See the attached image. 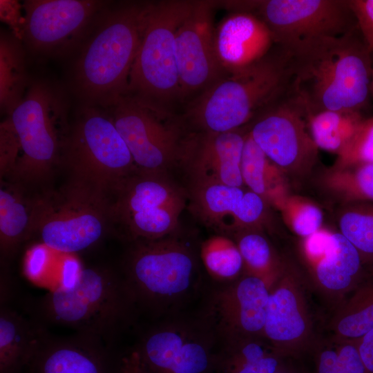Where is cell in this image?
<instances>
[{"label": "cell", "instance_id": "cb8c5ba5", "mask_svg": "<svg viewBox=\"0 0 373 373\" xmlns=\"http://www.w3.org/2000/svg\"><path fill=\"white\" fill-rule=\"evenodd\" d=\"M47 335L41 325L1 304L0 373H20Z\"/></svg>", "mask_w": 373, "mask_h": 373}, {"label": "cell", "instance_id": "5b68a950", "mask_svg": "<svg viewBox=\"0 0 373 373\" xmlns=\"http://www.w3.org/2000/svg\"><path fill=\"white\" fill-rule=\"evenodd\" d=\"M135 309L122 276L98 267L81 269L71 285L49 291L37 305L43 321L102 342L111 340Z\"/></svg>", "mask_w": 373, "mask_h": 373}, {"label": "cell", "instance_id": "d6986e66", "mask_svg": "<svg viewBox=\"0 0 373 373\" xmlns=\"http://www.w3.org/2000/svg\"><path fill=\"white\" fill-rule=\"evenodd\" d=\"M104 5L90 0L26 1L24 39L37 52H63L79 38Z\"/></svg>", "mask_w": 373, "mask_h": 373}, {"label": "cell", "instance_id": "836d02e7", "mask_svg": "<svg viewBox=\"0 0 373 373\" xmlns=\"http://www.w3.org/2000/svg\"><path fill=\"white\" fill-rule=\"evenodd\" d=\"M325 182L348 202H373V164L334 169L327 175Z\"/></svg>", "mask_w": 373, "mask_h": 373}, {"label": "cell", "instance_id": "9c48e42d", "mask_svg": "<svg viewBox=\"0 0 373 373\" xmlns=\"http://www.w3.org/2000/svg\"><path fill=\"white\" fill-rule=\"evenodd\" d=\"M193 1L150 3L133 64L128 90L164 106L182 99L175 57V36Z\"/></svg>", "mask_w": 373, "mask_h": 373}, {"label": "cell", "instance_id": "4dcf8cb0", "mask_svg": "<svg viewBox=\"0 0 373 373\" xmlns=\"http://www.w3.org/2000/svg\"><path fill=\"white\" fill-rule=\"evenodd\" d=\"M244 264V274L261 279L269 289L283 274L286 265L267 239L258 230H248L233 237Z\"/></svg>", "mask_w": 373, "mask_h": 373}, {"label": "cell", "instance_id": "e0dca14e", "mask_svg": "<svg viewBox=\"0 0 373 373\" xmlns=\"http://www.w3.org/2000/svg\"><path fill=\"white\" fill-rule=\"evenodd\" d=\"M309 288L335 308L353 291L368 269L355 247L341 233L320 229L300 245Z\"/></svg>", "mask_w": 373, "mask_h": 373}, {"label": "cell", "instance_id": "44dd1931", "mask_svg": "<svg viewBox=\"0 0 373 373\" xmlns=\"http://www.w3.org/2000/svg\"><path fill=\"white\" fill-rule=\"evenodd\" d=\"M247 133L237 129L223 133L199 131L187 135L179 164L191 183L243 186L240 166Z\"/></svg>", "mask_w": 373, "mask_h": 373}, {"label": "cell", "instance_id": "60d3db41", "mask_svg": "<svg viewBox=\"0 0 373 373\" xmlns=\"http://www.w3.org/2000/svg\"><path fill=\"white\" fill-rule=\"evenodd\" d=\"M368 373H373V328L354 341Z\"/></svg>", "mask_w": 373, "mask_h": 373}, {"label": "cell", "instance_id": "7bdbcfd3", "mask_svg": "<svg viewBox=\"0 0 373 373\" xmlns=\"http://www.w3.org/2000/svg\"><path fill=\"white\" fill-rule=\"evenodd\" d=\"M274 373H304L302 370H298L296 367L290 365L287 362L282 367Z\"/></svg>", "mask_w": 373, "mask_h": 373}, {"label": "cell", "instance_id": "ba28073f", "mask_svg": "<svg viewBox=\"0 0 373 373\" xmlns=\"http://www.w3.org/2000/svg\"><path fill=\"white\" fill-rule=\"evenodd\" d=\"M111 206L107 195L72 179L59 193L35 202L34 231L46 248L81 252L105 235L112 220Z\"/></svg>", "mask_w": 373, "mask_h": 373}, {"label": "cell", "instance_id": "8fae6325", "mask_svg": "<svg viewBox=\"0 0 373 373\" xmlns=\"http://www.w3.org/2000/svg\"><path fill=\"white\" fill-rule=\"evenodd\" d=\"M111 218L122 224L128 240H152L175 233L188 201L187 192L167 173L137 170L114 193Z\"/></svg>", "mask_w": 373, "mask_h": 373}, {"label": "cell", "instance_id": "ac0fdd59", "mask_svg": "<svg viewBox=\"0 0 373 373\" xmlns=\"http://www.w3.org/2000/svg\"><path fill=\"white\" fill-rule=\"evenodd\" d=\"M215 5V2L193 1L178 28L175 47L182 99L204 91L227 74L216 51Z\"/></svg>", "mask_w": 373, "mask_h": 373}, {"label": "cell", "instance_id": "f546056e", "mask_svg": "<svg viewBox=\"0 0 373 373\" xmlns=\"http://www.w3.org/2000/svg\"><path fill=\"white\" fill-rule=\"evenodd\" d=\"M307 119L317 147L338 154L351 140L363 118L358 111L325 110L307 111Z\"/></svg>", "mask_w": 373, "mask_h": 373}, {"label": "cell", "instance_id": "ee69618b", "mask_svg": "<svg viewBox=\"0 0 373 373\" xmlns=\"http://www.w3.org/2000/svg\"><path fill=\"white\" fill-rule=\"evenodd\" d=\"M370 93L373 95V69H372V79H371V84H370Z\"/></svg>", "mask_w": 373, "mask_h": 373}, {"label": "cell", "instance_id": "74e56055", "mask_svg": "<svg viewBox=\"0 0 373 373\" xmlns=\"http://www.w3.org/2000/svg\"><path fill=\"white\" fill-rule=\"evenodd\" d=\"M358 28L373 58V0H347Z\"/></svg>", "mask_w": 373, "mask_h": 373}, {"label": "cell", "instance_id": "8992f818", "mask_svg": "<svg viewBox=\"0 0 373 373\" xmlns=\"http://www.w3.org/2000/svg\"><path fill=\"white\" fill-rule=\"evenodd\" d=\"M18 135L21 154L12 182L36 184L58 162L70 130L61 93L46 82H33L8 115Z\"/></svg>", "mask_w": 373, "mask_h": 373}, {"label": "cell", "instance_id": "b9f144b4", "mask_svg": "<svg viewBox=\"0 0 373 373\" xmlns=\"http://www.w3.org/2000/svg\"><path fill=\"white\" fill-rule=\"evenodd\" d=\"M117 373H143L139 354L135 347L120 358Z\"/></svg>", "mask_w": 373, "mask_h": 373}, {"label": "cell", "instance_id": "9a60e30c", "mask_svg": "<svg viewBox=\"0 0 373 373\" xmlns=\"http://www.w3.org/2000/svg\"><path fill=\"white\" fill-rule=\"evenodd\" d=\"M305 277L287 267L269 289L264 338L280 355L298 358L314 352L318 341Z\"/></svg>", "mask_w": 373, "mask_h": 373}, {"label": "cell", "instance_id": "83f0119b", "mask_svg": "<svg viewBox=\"0 0 373 373\" xmlns=\"http://www.w3.org/2000/svg\"><path fill=\"white\" fill-rule=\"evenodd\" d=\"M0 248L1 258L8 259L34 231V202H29L19 184L1 183Z\"/></svg>", "mask_w": 373, "mask_h": 373}, {"label": "cell", "instance_id": "7a4b0ae2", "mask_svg": "<svg viewBox=\"0 0 373 373\" xmlns=\"http://www.w3.org/2000/svg\"><path fill=\"white\" fill-rule=\"evenodd\" d=\"M131 242L122 277L135 308L162 318L181 313L203 287L191 244L177 233Z\"/></svg>", "mask_w": 373, "mask_h": 373}, {"label": "cell", "instance_id": "e575fe53", "mask_svg": "<svg viewBox=\"0 0 373 373\" xmlns=\"http://www.w3.org/2000/svg\"><path fill=\"white\" fill-rule=\"evenodd\" d=\"M276 209L288 227L302 238L309 236L321 229L322 211L303 198L288 195Z\"/></svg>", "mask_w": 373, "mask_h": 373}, {"label": "cell", "instance_id": "ffe728a7", "mask_svg": "<svg viewBox=\"0 0 373 373\" xmlns=\"http://www.w3.org/2000/svg\"><path fill=\"white\" fill-rule=\"evenodd\" d=\"M186 192L193 213L217 234L232 238L263 220L265 201L244 186L191 183Z\"/></svg>", "mask_w": 373, "mask_h": 373}, {"label": "cell", "instance_id": "52a82bcc", "mask_svg": "<svg viewBox=\"0 0 373 373\" xmlns=\"http://www.w3.org/2000/svg\"><path fill=\"white\" fill-rule=\"evenodd\" d=\"M62 157L73 180L108 197L137 168L108 114L87 106L70 130Z\"/></svg>", "mask_w": 373, "mask_h": 373}, {"label": "cell", "instance_id": "2e32d148", "mask_svg": "<svg viewBox=\"0 0 373 373\" xmlns=\"http://www.w3.org/2000/svg\"><path fill=\"white\" fill-rule=\"evenodd\" d=\"M269 294L261 279L243 274L234 281L211 289L199 315L219 345L245 338H264Z\"/></svg>", "mask_w": 373, "mask_h": 373}, {"label": "cell", "instance_id": "d6a6232c", "mask_svg": "<svg viewBox=\"0 0 373 373\" xmlns=\"http://www.w3.org/2000/svg\"><path fill=\"white\" fill-rule=\"evenodd\" d=\"M339 228L363 262L373 266V202H351L340 218Z\"/></svg>", "mask_w": 373, "mask_h": 373}, {"label": "cell", "instance_id": "4316f807", "mask_svg": "<svg viewBox=\"0 0 373 373\" xmlns=\"http://www.w3.org/2000/svg\"><path fill=\"white\" fill-rule=\"evenodd\" d=\"M240 167L244 186L266 203L277 208L289 195L285 173L266 155L249 131L245 140Z\"/></svg>", "mask_w": 373, "mask_h": 373}, {"label": "cell", "instance_id": "7402d4cb", "mask_svg": "<svg viewBox=\"0 0 373 373\" xmlns=\"http://www.w3.org/2000/svg\"><path fill=\"white\" fill-rule=\"evenodd\" d=\"M274 46L267 26L252 13L232 12L215 30L216 55L226 73L258 62Z\"/></svg>", "mask_w": 373, "mask_h": 373}, {"label": "cell", "instance_id": "1f68e13d", "mask_svg": "<svg viewBox=\"0 0 373 373\" xmlns=\"http://www.w3.org/2000/svg\"><path fill=\"white\" fill-rule=\"evenodd\" d=\"M199 256L204 269L217 284L231 283L244 274L242 256L235 240L217 234L201 243Z\"/></svg>", "mask_w": 373, "mask_h": 373}, {"label": "cell", "instance_id": "4fadbf2b", "mask_svg": "<svg viewBox=\"0 0 373 373\" xmlns=\"http://www.w3.org/2000/svg\"><path fill=\"white\" fill-rule=\"evenodd\" d=\"M252 14L267 26L274 45L287 53L357 26L347 0L256 1Z\"/></svg>", "mask_w": 373, "mask_h": 373}, {"label": "cell", "instance_id": "277c9868", "mask_svg": "<svg viewBox=\"0 0 373 373\" xmlns=\"http://www.w3.org/2000/svg\"><path fill=\"white\" fill-rule=\"evenodd\" d=\"M149 4L131 3L102 18L75 62L74 82L80 96L107 106L126 93Z\"/></svg>", "mask_w": 373, "mask_h": 373}, {"label": "cell", "instance_id": "8d00e7d4", "mask_svg": "<svg viewBox=\"0 0 373 373\" xmlns=\"http://www.w3.org/2000/svg\"><path fill=\"white\" fill-rule=\"evenodd\" d=\"M21 154L18 135L8 116L0 125V176L10 178Z\"/></svg>", "mask_w": 373, "mask_h": 373}, {"label": "cell", "instance_id": "484cf974", "mask_svg": "<svg viewBox=\"0 0 373 373\" xmlns=\"http://www.w3.org/2000/svg\"><path fill=\"white\" fill-rule=\"evenodd\" d=\"M331 341H356L373 328V266L336 307L329 323Z\"/></svg>", "mask_w": 373, "mask_h": 373}, {"label": "cell", "instance_id": "d4e9b609", "mask_svg": "<svg viewBox=\"0 0 373 373\" xmlns=\"http://www.w3.org/2000/svg\"><path fill=\"white\" fill-rule=\"evenodd\" d=\"M264 338H245L219 345L215 373H274L287 361Z\"/></svg>", "mask_w": 373, "mask_h": 373}, {"label": "cell", "instance_id": "3957f363", "mask_svg": "<svg viewBox=\"0 0 373 373\" xmlns=\"http://www.w3.org/2000/svg\"><path fill=\"white\" fill-rule=\"evenodd\" d=\"M290 83L289 57L274 46L258 62L227 73L202 91L187 115L200 132L240 129L284 95Z\"/></svg>", "mask_w": 373, "mask_h": 373}, {"label": "cell", "instance_id": "5bb4252c", "mask_svg": "<svg viewBox=\"0 0 373 373\" xmlns=\"http://www.w3.org/2000/svg\"><path fill=\"white\" fill-rule=\"evenodd\" d=\"M249 133L285 173L309 169L317 157L306 108L289 88L257 115Z\"/></svg>", "mask_w": 373, "mask_h": 373}, {"label": "cell", "instance_id": "603a6c76", "mask_svg": "<svg viewBox=\"0 0 373 373\" xmlns=\"http://www.w3.org/2000/svg\"><path fill=\"white\" fill-rule=\"evenodd\" d=\"M119 364L113 365L102 341L77 334L47 335L28 366L33 373H117Z\"/></svg>", "mask_w": 373, "mask_h": 373}, {"label": "cell", "instance_id": "d590c367", "mask_svg": "<svg viewBox=\"0 0 373 373\" xmlns=\"http://www.w3.org/2000/svg\"><path fill=\"white\" fill-rule=\"evenodd\" d=\"M373 164V117L363 119L345 146L337 154L334 169Z\"/></svg>", "mask_w": 373, "mask_h": 373}, {"label": "cell", "instance_id": "f35d334b", "mask_svg": "<svg viewBox=\"0 0 373 373\" xmlns=\"http://www.w3.org/2000/svg\"><path fill=\"white\" fill-rule=\"evenodd\" d=\"M21 5L17 1L1 0L0 17L9 26L12 34L18 39H24L26 18L21 12Z\"/></svg>", "mask_w": 373, "mask_h": 373}, {"label": "cell", "instance_id": "ab89813d", "mask_svg": "<svg viewBox=\"0 0 373 373\" xmlns=\"http://www.w3.org/2000/svg\"><path fill=\"white\" fill-rule=\"evenodd\" d=\"M314 352L316 373H343L337 360L334 343H318Z\"/></svg>", "mask_w": 373, "mask_h": 373}, {"label": "cell", "instance_id": "f1b7e54d", "mask_svg": "<svg viewBox=\"0 0 373 373\" xmlns=\"http://www.w3.org/2000/svg\"><path fill=\"white\" fill-rule=\"evenodd\" d=\"M25 57L21 41L12 33L0 37V107L9 115L26 92Z\"/></svg>", "mask_w": 373, "mask_h": 373}, {"label": "cell", "instance_id": "7c38bea8", "mask_svg": "<svg viewBox=\"0 0 373 373\" xmlns=\"http://www.w3.org/2000/svg\"><path fill=\"white\" fill-rule=\"evenodd\" d=\"M135 348L143 373H215L219 344L199 314L181 312L162 318Z\"/></svg>", "mask_w": 373, "mask_h": 373}, {"label": "cell", "instance_id": "30bf717a", "mask_svg": "<svg viewBox=\"0 0 373 373\" xmlns=\"http://www.w3.org/2000/svg\"><path fill=\"white\" fill-rule=\"evenodd\" d=\"M107 106L138 170L167 173L179 164L187 135H184L180 119L164 106L126 93Z\"/></svg>", "mask_w": 373, "mask_h": 373}, {"label": "cell", "instance_id": "6da1fadb", "mask_svg": "<svg viewBox=\"0 0 373 373\" xmlns=\"http://www.w3.org/2000/svg\"><path fill=\"white\" fill-rule=\"evenodd\" d=\"M287 54L289 90L307 112H360L367 103L372 57L357 26L344 35L314 41Z\"/></svg>", "mask_w": 373, "mask_h": 373}]
</instances>
